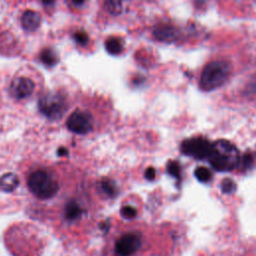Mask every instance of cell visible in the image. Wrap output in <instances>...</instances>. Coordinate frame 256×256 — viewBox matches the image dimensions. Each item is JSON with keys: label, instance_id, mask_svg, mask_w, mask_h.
<instances>
[{"label": "cell", "instance_id": "1", "mask_svg": "<svg viewBox=\"0 0 256 256\" xmlns=\"http://www.w3.org/2000/svg\"><path fill=\"white\" fill-rule=\"evenodd\" d=\"M208 160L218 171H231L240 162L237 148L227 140H218L211 144Z\"/></svg>", "mask_w": 256, "mask_h": 256}, {"label": "cell", "instance_id": "2", "mask_svg": "<svg viewBox=\"0 0 256 256\" xmlns=\"http://www.w3.org/2000/svg\"><path fill=\"white\" fill-rule=\"evenodd\" d=\"M230 73L229 66L224 61H212L202 70L199 86L203 91L217 89L227 80Z\"/></svg>", "mask_w": 256, "mask_h": 256}, {"label": "cell", "instance_id": "3", "mask_svg": "<svg viewBox=\"0 0 256 256\" xmlns=\"http://www.w3.org/2000/svg\"><path fill=\"white\" fill-rule=\"evenodd\" d=\"M29 190L40 199L52 198L59 190L58 182L44 170H36L27 180Z\"/></svg>", "mask_w": 256, "mask_h": 256}, {"label": "cell", "instance_id": "4", "mask_svg": "<svg viewBox=\"0 0 256 256\" xmlns=\"http://www.w3.org/2000/svg\"><path fill=\"white\" fill-rule=\"evenodd\" d=\"M38 107L41 113L47 118L56 120L61 118L64 114L66 110V102L59 93L48 92L39 98Z\"/></svg>", "mask_w": 256, "mask_h": 256}, {"label": "cell", "instance_id": "5", "mask_svg": "<svg viewBox=\"0 0 256 256\" xmlns=\"http://www.w3.org/2000/svg\"><path fill=\"white\" fill-rule=\"evenodd\" d=\"M66 126L73 133L87 134L93 129V119L89 112L77 109L69 115Z\"/></svg>", "mask_w": 256, "mask_h": 256}, {"label": "cell", "instance_id": "6", "mask_svg": "<svg viewBox=\"0 0 256 256\" xmlns=\"http://www.w3.org/2000/svg\"><path fill=\"white\" fill-rule=\"evenodd\" d=\"M141 246V236L136 232L123 234L115 242V256H132Z\"/></svg>", "mask_w": 256, "mask_h": 256}, {"label": "cell", "instance_id": "7", "mask_svg": "<svg viewBox=\"0 0 256 256\" xmlns=\"http://www.w3.org/2000/svg\"><path fill=\"white\" fill-rule=\"evenodd\" d=\"M211 149V144L202 138H192L185 140L181 145L184 154L195 157L197 159L207 158Z\"/></svg>", "mask_w": 256, "mask_h": 256}, {"label": "cell", "instance_id": "8", "mask_svg": "<svg viewBox=\"0 0 256 256\" xmlns=\"http://www.w3.org/2000/svg\"><path fill=\"white\" fill-rule=\"evenodd\" d=\"M34 82L26 77H18L11 82L10 92L16 99H24L29 97L34 91Z\"/></svg>", "mask_w": 256, "mask_h": 256}, {"label": "cell", "instance_id": "9", "mask_svg": "<svg viewBox=\"0 0 256 256\" xmlns=\"http://www.w3.org/2000/svg\"><path fill=\"white\" fill-rule=\"evenodd\" d=\"M177 30L168 24H160L154 27L153 35L158 41L173 42L177 39Z\"/></svg>", "mask_w": 256, "mask_h": 256}, {"label": "cell", "instance_id": "10", "mask_svg": "<svg viewBox=\"0 0 256 256\" xmlns=\"http://www.w3.org/2000/svg\"><path fill=\"white\" fill-rule=\"evenodd\" d=\"M41 23V16L38 12L27 10L22 14L21 24L26 31H35Z\"/></svg>", "mask_w": 256, "mask_h": 256}, {"label": "cell", "instance_id": "11", "mask_svg": "<svg viewBox=\"0 0 256 256\" xmlns=\"http://www.w3.org/2000/svg\"><path fill=\"white\" fill-rule=\"evenodd\" d=\"M19 185V179L14 173H6L0 178V189L4 192H12Z\"/></svg>", "mask_w": 256, "mask_h": 256}, {"label": "cell", "instance_id": "12", "mask_svg": "<svg viewBox=\"0 0 256 256\" xmlns=\"http://www.w3.org/2000/svg\"><path fill=\"white\" fill-rule=\"evenodd\" d=\"M105 48L111 55H118L123 51V43L119 38L110 37L105 42Z\"/></svg>", "mask_w": 256, "mask_h": 256}, {"label": "cell", "instance_id": "13", "mask_svg": "<svg viewBox=\"0 0 256 256\" xmlns=\"http://www.w3.org/2000/svg\"><path fill=\"white\" fill-rule=\"evenodd\" d=\"M82 214V209L79 204L75 201H70L67 203L65 208V215L69 220H75Z\"/></svg>", "mask_w": 256, "mask_h": 256}, {"label": "cell", "instance_id": "14", "mask_svg": "<svg viewBox=\"0 0 256 256\" xmlns=\"http://www.w3.org/2000/svg\"><path fill=\"white\" fill-rule=\"evenodd\" d=\"M101 191L108 197H115L117 195L116 184L111 179H103L100 182Z\"/></svg>", "mask_w": 256, "mask_h": 256}, {"label": "cell", "instance_id": "15", "mask_svg": "<svg viewBox=\"0 0 256 256\" xmlns=\"http://www.w3.org/2000/svg\"><path fill=\"white\" fill-rule=\"evenodd\" d=\"M125 0H106V9L114 15H117L122 12L123 4Z\"/></svg>", "mask_w": 256, "mask_h": 256}, {"label": "cell", "instance_id": "16", "mask_svg": "<svg viewBox=\"0 0 256 256\" xmlns=\"http://www.w3.org/2000/svg\"><path fill=\"white\" fill-rule=\"evenodd\" d=\"M40 59L46 65H55L57 62L56 54L51 49H44L40 53Z\"/></svg>", "mask_w": 256, "mask_h": 256}, {"label": "cell", "instance_id": "17", "mask_svg": "<svg viewBox=\"0 0 256 256\" xmlns=\"http://www.w3.org/2000/svg\"><path fill=\"white\" fill-rule=\"evenodd\" d=\"M195 177L200 181V182H208L211 177H212V174L210 172V170L206 167H198L196 168L195 170Z\"/></svg>", "mask_w": 256, "mask_h": 256}, {"label": "cell", "instance_id": "18", "mask_svg": "<svg viewBox=\"0 0 256 256\" xmlns=\"http://www.w3.org/2000/svg\"><path fill=\"white\" fill-rule=\"evenodd\" d=\"M120 213L122 217L126 218V219H133L136 214H137V211L134 207L132 206H129V205H126V206H123L120 210Z\"/></svg>", "mask_w": 256, "mask_h": 256}, {"label": "cell", "instance_id": "19", "mask_svg": "<svg viewBox=\"0 0 256 256\" xmlns=\"http://www.w3.org/2000/svg\"><path fill=\"white\" fill-rule=\"evenodd\" d=\"M167 171L171 176L179 179V177H180V166L177 162L170 161L167 164Z\"/></svg>", "mask_w": 256, "mask_h": 256}, {"label": "cell", "instance_id": "20", "mask_svg": "<svg viewBox=\"0 0 256 256\" xmlns=\"http://www.w3.org/2000/svg\"><path fill=\"white\" fill-rule=\"evenodd\" d=\"M236 189V184L235 182L232 180V179H229V178H226L222 181L221 183V190L223 193H226V194H230L232 192H234Z\"/></svg>", "mask_w": 256, "mask_h": 256}, {"label": "cell", "instance_id": "21", "mask_svg": "<svg viewBox=\"0 0 256 256\" xmlns=\"http://www.w3.org/2000/svg\"><path fill=\"white\" fill-rule=\"evenodd\" d=\"M73 38L78 44H81V45H85L88 42V35L83 31L75 32L73 35Z\"/></svg>", "mask_w": 256, "mask_h": 256}, {"label": "cell", "instance_id": "22", "mask_svg": "<svg viewBox=\"0 0 256 256\" xmlns=\"http://www.w3.org/2000/svg\"><path fill=\"white\" fill-rule=\"evenodd\" d=\"M252 163H253V157L251 154H245L242 157V164L244 165V167L249 168Z\"/></svg>", "mask_w": 256, "mask_h": 256}, {"label": "cell", "instance_id": "23", "mask_svg": "<svg viewBox=\"0 0 256 256\" xmlns=\"http://www.w3.org/2000/svg\"><path fill=\"white\" fill-rule=\"evenodd\" d=\"M155 175H156V171H155V169L153 167H149V168L146 169V171H145V178L146 179L154 180Z\"/></svg>", "mask_w": 256, "mask_h": 256}, {"label": "cell", "instance_id": "24", "mask_svg": "<svg viewBox=\"0 0 256 256\" xmlns=\"http://www.w3.org/2000/svg\"><path fill=\"white\" fill-rule=\"evenodd\" d=\"M58 154L60 155V156H63V155H67L68 154V151L65 149V148H63V147H61L59 150H58Z\"/></svg>", "mask_w": 256, "mask_h": 256}, {"label": "cell", "instance_id": "25", "mask_svg": "<svg viewBox=\"0 0 256 256\" xmlns=\"http://www.w3.org/2000/svg\"><path fill=\"white\" fill-rule=\"evenodd\" d=\"M41 1L44 5H50L55 2V0H41Z\"/></svg>", "mask_w": 256, "mask_h": 256}, {"label": "cell", "instance_id": "26", "mask_svg": "<svg viewBox=\"0 0 256 256\" xmlns=\"http://www.w3.org/2000/svg\"><path fill=\"white\" fill-rule=\"evenodd\" d=\"M72 1H73V3L75 5H82L84 3L85 0H72Z\"/></svg>", "mask_w": 256, "mask_h": 256}]
</instances>
